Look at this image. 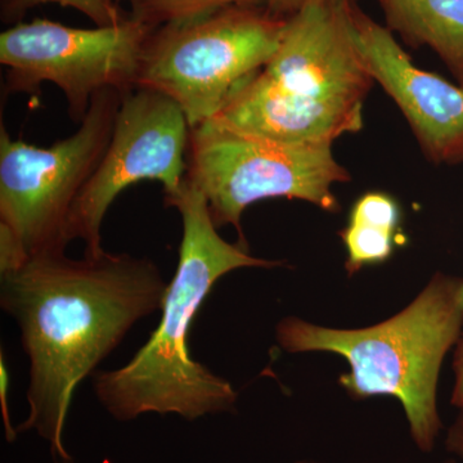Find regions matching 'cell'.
I'll use <instances>...</instances> for the list:
<instances>
[{
	"instance_id": "d6986e66",
	"label": "cell",
	"mask_w": 463,
	"mask_h": 463,
	"mask_svg": "<svg viewBox=\"0 0 463 463\" xmlns=\"http://www.w3.org/2000/svg\"><path fill=\"white\" fill-rule=\"evenodd\" d=\"M310 0H265V7L279 17L288 18L300 11Z\"/></svg>"
},
{
	"instance_id": "8fae6325",
	"label": "cell",
	"mask_w": 463,
	"mask_h": 463,
	"mask_svg": "<svg viewBox=\"0 0 463 463\" xmlns=\"http://www.w3.org/2000/svg\"><path fill=\"white\" fill-rule=\"evenodd\" d=\"M386 27L412 48L429 47L463 88V0H377Z\"/></svg>"
},
{
	"instance_id": "ac0fdd59",
	"label": "cell",
	"mask_w": 463,
	"mask_h": 463,
	"mask_svg": "<svg viewBox=\"0 0 463 463\" xmlns=\"http://www.w3.org/2000/svg\"><path fill=\"white\" fill-rule=\"evenodd\" d=\"M446 448L448 452L463 461V408L447 432Z\"/></svg>"
},
{
	"instance_id": "ffe728a7",
	"label": "cell",
	"mask_w": 463,
	"mask_h": 463,
	"mask_svg": "<svg viewBox=\"0 0 463 463\" xmlns=\"http://www.w3.org/2000/svg\"><path fill=\"white\" fill-rule=\"evenodd\" d=\"M294 463H321V462H316V461H298Z\"/></svg>"
},
{
	"instance_id": "4fadbf2b",
	"label": "cell",
	"mask_w": 463,
	"mask_h": 463,
	"mask_svg": "<svg viewBox=\"0 0 463 463\" xmlns=\"http://www.w3.org/2000/svg\"><path fill=\"white\" fill-rule=\"evenodd\" d=\"M395 236V232L349 222L340 232L341 240L346 249L345 269L349 276L358 273L365 265L388 260L394 251Z\"/></svg>"
},
{
	"instance_id": "7a4b0ae2",
	"label": "cell",
	"mask_w": 463,
	"mask_h": 463,
	"mask_svg": "<svg viewBox=\"0 0 463 463\" xmlns=\"http://www.w3.org/2000/svg\"><path fill=\"white\" fill-rule=\"evenodd\" d=\"M182 218L178 265L167 286L156 330L127 364L96 373L100 405L121 422L143 414H176L188 421L236 411L239 392L191 354L188 337L203 301L225 274L241 268L285 267L282 260L252 257L248 246L222 239L203 192L185 178L165 197Z\"/></svg>"
},
{
	"instance_id": "9c48e42d",
	"label": "cell",
	"mask_w": 463,
	"mask_h": 463,
	"mask_svg": "<svg viewBox=\"0 0 463 463\" xmlns=\"http://www.w3.org/2000/svg\"><path fill=\"white\" fill-rule=\"evenodd\" d=\"M190 133L184 112L169 97L146 88L125 93L108 149L70 213V242L83 241L88 257L102 254L103 219L130 185L156 181L165 197L176 194L187 176Z\"/></svg>"
},
{
	"instance_id": "30bf717a",
	"label": "cell",
	"mask_w": 463,
	"mask_h": 463,
	"mask_svg": "<svg viewBox=\"0 0 463 463\" xmlns=\"http://www.w3.org/2000/svg\"><path fill=\"white\" fill-rule=\"evenodd\" d=\"M355 39L374 83L394 100L435 165H463V88L414 65L388 27L350 3Z\"/></svg>"
},
{
	"instance_id": "ba28073f",
	"label": "cell",
	"mask_w": 463,
	"mask_h": 463,
	"mask_svg": "<svg viewBox=\"0 0 463 463\" xmlns=\"http://www.w3.org/2000/svg\"><path fill=\"white\" fill-rule=\"evenodd\" d=\"M154 27L127 16L114 26L79 29L45 18L0 33V63L7 67L5 93H38L43 83L60 88L67 114L80 124L94 97L106 90L128 93Z\"/></svg>"
},
{
	"instance_id": "3957f363",
	"label": "cell",
	"mask_w": 463,
	"mask_h": 463,
	"mask_svg": "<svg viewBox=\"0 0 463 463\" xmlns=\"http://www.w3.org/2000/svg\"><path fill=\"white\" fill-rule=\"evenodd\" d=\"M352 0H310L288 18L282 41L213 123L292 145H331L361 132L373 87L356 43Z\"/></svg>"
},
{
	"instance_id": "52a82bcc",
	"label": "cell",
	"mask_w": 463,
	"mask_h": 463,
	"mask_svg": "<svg viewBox=\"0 0 463 463\" xmlns=\"http://www.w3.org/2000/svg\"><path fill=\"white\" fill-rule=\"evenodd\" d=\"M187 178L203 192L215 227L232 225L248 246L243 213L261 200L307 201L328 213L340 212L332 192L350 173L331 145H292L248 136L213 121L191 128Z\"/></svg>"
},
{
	"instance_id": "2e32d148",
	"label": "cell",
	"mask_w": 463,
	"mask_h": 463,
	"mask_svg": "<svg viewBox=\"0 0 463 463\" xmlns=\"http://www.w3.org/2000/svg\"><path fill=\"white\" fill-rule=\"evenodd\" d=\"M9 373L5 352H0V408H2L3 423H5V438L9 443L16 440L18 430L12 425L11 413H9Z\"/></svg>"
},
{
	"instance_id": "44dd1931",
	"label": "cell",
	"mask_w": 463,
	"mask_h": 463,
	"mask_svg": "<svg viewBox=\"0 0 463 463\" xmlns=\"http://www.w3.org/2000/svg\"><path fill=\"white\" fill-rule=\"evenodd\" d=\"M441 463H456L455 459H447V461Z\"/></svg>"
},
{
	"instance_id": "8992f818",
	"label": "cell",
	"mask_w": 463,
	"mask_h": 463,
	"mask_svg": "<svg viewBox=\"0 0 463 463\" xmlns=\"http://www.w3.org/2000/svg\"><path fill=\"white\" fill-rule=\"evenodd\" d=\"M286 25L265 5H232L157 27L143 48L137 88L169 97L191 128L207 123L267 65Z\"/></svg>"
},
{
	"instance_id": "7c38bea8",
	"label": "cell",
	"mask_w": 463,
	"mask_h": 463,
	"mask_svg": "<svg viewBox=\"0 0 463 463\" xmlns=\"http://www.w3.org/2000/svg\"><path fill=\"white\" fill-rule=\"evenodd\" d=\"M130 14L147 25L157 27L185 23L232 5H265V0H125Z\"/></svg>"
},
{
	"instance_id": "5bb4252c",
	"label": "cell",
	"mask_w": 463,
	"mask_h": 463,
	"mask_svg": "<svg viewBox=\"0 0 463 463\" xmlns=\"http://www.w3.org/2000/svg\"><path fill=\"white\" fill-rule=\"evenodd\" d=\"M43 5L72 8L90 18L96 26H114L125 17L114 0H0V18L5 24L23 23L27 12Z\"/></svg>"
},
{
	"instance_id": "9a60e30c",
	"label": "cell",
	"mask_w": 463,
	"mask_h": 463,
	"mask_svg": "<svg viewBox=\"0 0 463 463\" xmlns=\"http://www.w3.org/2000/svg\"><path fill=\"white\" fill-rule=\"evenodd\" d=\"M349 222L374 225L397 233L401 224V209L390 194L368 192L356 200Z\"/></svg>"
},
{
	"instance_id": "277c9868",
	"label": "cell",
	"mask_w": 463,
	"mask_h": 463,
	"mask_svg": "<svg viewBox=\"0 0 463 463\" xmlns=\"http://www.w3.org/2000/svg\"><path fill=\"white\" fill-rule=\"evenodd\" d=\"M463 334V277L437 273L410 306L365 328L322 327L286 317L276 340L288 353L330 352L346 359L340 385L354 399L390 395L403 405L411 438L430 453L441 429L438 383Z\"/></svg>"
},
{
	"instance_id": "e0dca14e",
	"label": "cell",
	"mask_w": 463,
	"mask_h": 463,
	"mask_svg": "<svg viewBox=\"0 0 463 463\" xmlns=\"http://www.w3.org/2000/svg\"><path fill=\"white\" fill-rule=\"evenodd\" d=\"M453 371H455V386H453L450 403L461 410L463 408V334L456 345L453 356Z\"/></svg>"
},
{
	"instance_id": "6da1fadb",
	"label": "cell",
	"mask_w": 463,
	"mask_h": 463,
	"mask_svg": "<svg viewBox=\"0 0 463 463\" xmlns=\"http://www.w3.org/2000/svg\"><path fill=\"white\" fill-rule=\"evenodd\" d=\"M167 286L155 261L127 252H53L0 273V307L29 358V414L18 432L36 431L54 462L72 463L63 432L76 389L137 323L161 310Z\"/></svg>"
},
{
	"instance_id": "5b68a950",
	"label": "cell",
	"mask_w": 463,
	"mask_h": 463,
	"mask_svg": "<svg viewBox=\"0 0 463 463\" xmlns=\"http://www.w3.org/2000/svg\"><path fill=\"white\" fill-rule=\"evenodd\" d=\"M123 96L99 91L78 130L50 147L14 139L0 125V273L66 251L70 213L108 149Z\"/></svg>"
}]
</instances>
